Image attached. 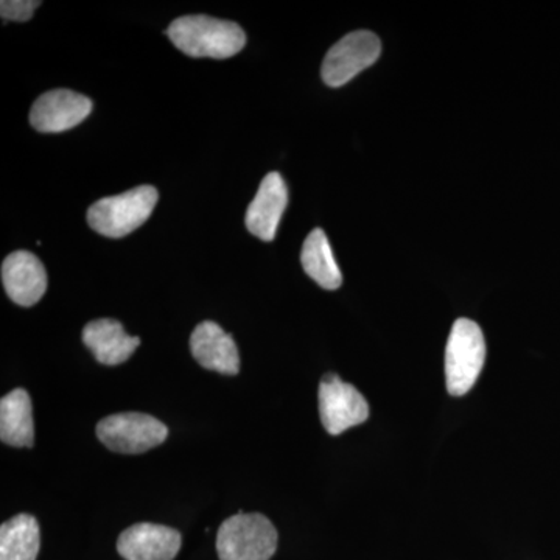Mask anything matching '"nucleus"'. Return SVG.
Returning <instances> with one entry per match:
<instances>
[{
  "label": "nucleus",
  "instance_id": "nucleus-1",
  "mask_svg": "<svg viewBox=\"0 0 560 560\" xmlns=\"http://www.w3.org/2000/svg\"><path fill=\"white\" fill-rule=\"evenodd\" d=\"M165 33L176 49L191 58L226 60L246 46V35L241 25L202 14L178 18Z\"/></svg>",
  "mask_w": 560,
  "mask_h": 560
},
{
  "label": "nucleus",
  "instance_id": "nucleus-2",
  "mask_svg": "<svg viewBox=\"0 0 560 560\" xmlns=\"http://www.w3.org/2000/svg\"><path fill=\"white\" fill-rule=\"evenodd\" d=\"M158 200L160 194L153 186L136 187L117 197L94 202L88 210V223L105 237H125L150 219Z\"/></svg>",
  "mask_w": 560,
  "mask_h": 560
},
{
  "label": "nucleus",
  "instance_id": "nucleus-3",
  "mask_svg": "<svg viewBox=\"0 0 560 560\" xmlns=\"http://www.w3.org/2000/svg\"><path fill=\"white\" fill-rule=\"evenodd\" d=\"M486 361V340L475 320L459 318L453 324L445 348V382L451 396L469 393Z\"/></svg>",
  "mask_w": 560,
  "mask_h": 560
},
{
  "label": "nucleus",
  "instance_id": "nucleus-4",
  "mask_svg": "<svg viewBox=\"0 0 560 560\" xmlns=\"http://www.w3.org/2000/svg\"><path fill=\"white\" fill-rule=\"evenodd\" d=\"M278 530L261 514H243L226 518L217 534L220 560H270L278 550Z\"/></svg>",
  "mask_w": 560,
  "mask_h": 560
},
{
  "label": "nucleus",
  "instance_id": "nucleus-5",
  "mask_svg": "<svg viewBox=\"0 0 560 560\" xmlns=\"http://www.w3.org/2000/svg\"><path fill=\"white\" fill-rule=\"evenodd\" d=\"M97 436L109 451L139 455L167 440L168 429L153 416L120 412L98 422Z\"/></svg>",
  "mask_w": 560,
  "mask_h": 560
},
{
  "label": "nucleus",
  "instance_id": "nucleus-6",
  "mask_svg": "<svg viewBox=\"0 0 560 560\" xmlns=\"http://www.w3.org/2000/svg\"><path fill=\"white\" fill-rule=\"evenodd\" d=\"M381 54L382 43L375 33H349L327 51L320 69L324 83L330 88L345 86L364 69L371 68Z\"/></svg>",
  "mask_w": 560,
  "mask_h": 560
},
{
  "label": "nucleus",
  "instance_id": "nucleus-7",
  "mask_svg": "<svg viewBox=\"0 0 560 560\" xmlns=\"http://www.w3.org/2000/svg\"><path fill=\"white\" fill-rule=\"evenodd\" d=\"M319 416L330 436H338L370 419V404L355 386L337 374L324 375L318 390Z\"/></svg>",
  "mask_w": 560,
  "mask_h": 560
},
{
  "label": "nucleus",
  "instance_id": "nucleus-8",
  "mask_svg": "<svg viewBox=\"0 0 560 560\" xmlns=\"http://www.w3.org/2000/svg\"><path fill=\"white\" fill-rule=\"evenodd\" d=\"M92 101L86 95L69 90H55L40 95L33 103L31 125L39 132L72 130L92 113Z\"/></svg>",
  "mask_w": 560,
  "mask_h": 560
},
{
  "label": "nucleus",
  "instance_id": "nucleus-9",
  "mask_svg": "<svg viewBox=\"0 0 560 560\" xmlns=\"http://www.w3.org/2000/svg\"><path fill=\"white\" fill-rule=\"evenodd\" d=\"M2 283L14 304L32 307L38 304L46 293V268L35 254L28 250H16L3 260Z\"/></svg>",
  "mask_w": 560,
  "mask_h": 560
},
{
  "label": "nucleus",
  "instance_id": "nucleus-10",
  "mask_svg": "<svg viewBox=\"0 0 560 560\" xmlns=\"http://www.w3.org/2000/svg\"><path fill=\"white\" fill-rule=\"evenodd\" d=\"M178 530L154 523H138L125 529L117 540V551L127 560H173L180 550Z\"/></svg>",
  "mask_w": 560,
  "mask_h": 560
},
{
  "label": "nucleus",
  "instance_id": "nucleus-11",
  "mask_svg": "<svg viewBox=\"0 0 560 560\" xmlns=\"http://www.w3.org/2000/svg\"><path fill=\"white\" fill-rule=\"evenodd\" d=\"M287 205L289 190L282 176L278 172L265 176L256 198L246 210L245 223L250 234L264 242L275 241Z\"/></svg>",
  "mask_w": 560,
  "mask_h": 560
},
{
  "label": "nucleus",
  "instance_id": "nucleus-12",
  "mask_svg": "<svg viewBox=\"0 0 560 560\" xmlns=\"http://www.w3.org/2000/svg\"><path fill=\"white\" fill-rule=\"evenodd\" d=\"M190 350L194 359L205 370L224 375H237L241 371V355L231 335L219 324L205 320L191 331Z\"/></svg>",
  "mask_w": 560,
  "mask_h": 560
},
{
  "label": "nucleus",
  "instance_id": "nucleus-13",
  "mask_svg": "<svg viewBox=\"0 0 560 560\" xmlns=\"http://www.w3.org/2000/svg\"><path fill=\"white\" fill-rule=\"evenodd\" d=\"M83 342L98 363L117 366L130 360L139 348L140 338L130 337L119 320L103 318L92 320L84 327Z\"/></svg>",
  "mask_w": 560,
  "mask_h": 560
},
{
  "label": "nucleus",
  "instance_id": "nucleus-14",
  "mask_svg": "<svg viewBox=\"0 0 560 560\" xmlns=\"http://www.w3.org/2000/svg\"><path fill=\"white\" fill-rule=\"evenodd\" d=\"M0 440L11 447H33L35 425L27 390H11L0 400Z\"/></svg>",
  "mask_w": 560,
  "mask_h": 560
},
{
  "label": "nucleus",
  "instance_id": "nucleus-15",
  "mask_svg": "<svg viewBox=\"0 0 560 560\" xmlns=\"http://www.w3.org/2000/svg\"><path fill=\"white\" fill-rule=\"evenodd\" d=\"M302 268L324 290H338L342 283V275L326 232L315 230L305 238L301 253Z\"/></svg>",
  "mask_w": 560,
  "mask_h": 560
},
{
  "label": "nucleus",
  "instance_id": "nucleus-16",
  "mask_svg": "<svg viewBox=\"0 0 560 560\" xmlns=\"http://www.w3.org/2000/svg\"><path fill=\"white\" fill-rule=\"evenodd\" d=\"M39 547V525L32 515H16L0 526V560H36Z\"/></svg>",
  "mask_w": 560,
  "mask_h": 560
},
{
  "label": "nucleus",
  "instance_id": "nucleus-17",
  "mask_svg": "<svg viewBox=\"0 0 560 560\" xmlns=\"http://www.w3.org/2000/svg\"><path fill=\"white\" fill-rule=\"evenodd\" d=\"M39 5V0H2L0 14L5 21L25 22L32 20Z\"/></svg>",
  "mask_w": 560,
  "mask_h": 560
}]
</instances>
